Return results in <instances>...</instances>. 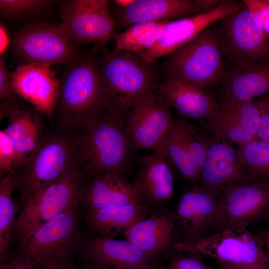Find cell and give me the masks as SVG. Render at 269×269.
Masks as SVG:
<instances>
[{
    "mask_svg": "<svg viewBox=\"0 0 269 269\" xmlns=\"http://www.w3.org/2000/svg\"><path fill=\"white\" fill-rule=\"evenodd\" d=\"M218 207V196L200 186L185 192L175 213L180 240L194 241L216 231Z\"/></svg>",
    "mask_w": 269,
    "mask_h": 269,
    "instance_id": "18",
    "label": "cell"
},
{
    "mask_svg": "<svg viewBox=\"0 0 269 269\" xmlns=\"http://www.w3.org/2000/svg\"><path fill=\"white\" fill-rule=\"evenodd\" d=\"M179 228L175 213L156 208L132 225L123 234L137 248L156 258L178 240Z\"/></svg>",
    "mask_w": 269,
    "mask_h": 269,
    "instance_id": "20",
    "label": "cell"
},
{
    "mask_svg": "<svg viewBox=\"0 0 269 269\" xmlns=\"http://www.w3.org/2000/svg\"><path fill=\"white\" fill-rule=\"evenodd\" d=\"M175 121L170 108L151 91L137 101L128 112L125 130L134 149H155L170 131Z\"/></svg>",
    "mask_w": 269,
    "mask_h": 269,
    "instance_id": "13",
    "label": "cell"
},
{
    "mask_svg": "<svg viewBox=\"0 0 269 269\" xmlns=\"http://www.w3.org/2000/svg\"><path fill=\"white\" fill-rule=\"evenodd\" d=\"M254 101L260 114V124L256 138L269 143V95Z\"/></svg>",
    "mask_w": 269,
    "mask_h": 269,
    "instance_id": "37",
    "label": "cell"
},
{
    "mask_svg": "<svg viewBox=\"0 0 269 269\" xmlns=\"http://www.w3.org/2000/svg\"><path fill=\"white\" fill-rule=\"evenodd\" d=\"M206 119L207 129L228 143L240 146L257 137L260 114L254 100L240 102L222 97Z\"/></svg>",
    "mask_w": 269,
    "mask_h": 269,
    "instance_id": "15",
    "label": "cell"
},
{
    "mask_svg": "<svg viewBox=\"0 0 269 269\" xmlns=\"http://www.w3.org/2000/svg\"><path fill=\"white\" fill-rule=\"evenodd\" d=\"M220 85L222 97L245 102L269 95V61L226 70Z\"/></svg>",
    "mask_w": 269,
    "mask_h": 269,
    "instance_id": "27",
    "label": "cell"
},
{
    "mask_svg": "<svg viewBox=\"0 0 269 269\" xmlns=\"http://www.w3.org/2000/svg\"><path fill=\"white\" fill-rule=\"evenodd\" d=\"M61 269H78L77 268H76L74 265L70 267L65 268Z\"/></svg>",
    "mask_w": 269,
    "mask_h": 269,
    "instance_id": "44",
    "label": "cell"
},
{
    "mask_svg": "<svg viewBox=\"0 0 269 269\" xmlns=\"http://www.w3.org/2000/svg\"><path fill=\"white\" fill-rule=\"evenodd\" d=\"M216 231L247 228L269 216V181L250 179L231 184L218 196Z\"/></svg>",
    "mask_w": 269,
    "mask_h": 269,
    "instance_id": "11",
    "label": "cell"
},
{
    "mask_svg": "<svg viewBox=\"0 0 269 269\" xmlns=\"http://www.w3.org/2000/svg\"><path fill=\"white\" fill-rule=\"evenodd\" d=\"M219 269H255L248 267L235 266L228 264H219Z\"/></svg>",
    "mask_w": 269,
    "mask_h": 269,
    "instance_id": "41",
    "label": "cell"
},
{
    "mask_svg": "<svg viewBox=\"0 0 269 269\" xmlns=\"http://www.w3.org/2000/svg\"><path fill=\"white\" fill-rule=\"evenodd\" d=\"M135 269H162L161 267H159L157 264H156L154 260L148 264L147 265H145L143 267L137 268Z\"/></svg>",
    "mask_w": 269,
    "mask_h": 269,
    "instance_id": "43",
    "label": "cell"
},
{
    "mask_svg": "<svg viewBox=\"0 0 269 269\" xmlns=\"http://www.w3.org/2000/svg\"><path fill=\"white\" fill-rule=\"evenodd\" d=\"M80 147L89 178L126 169L134 149L125 132V121L104 110L82 128Z\"/></svg>",
    "mask_w": 269,
    "mask_h": 269,
    "instance_id": "6",
    "label": "cell"
},
{
    "mask_svg": "<svg viewBox=\"0 0 269 269\" xmlns=\"http://www.w3.org/2000/svg\"><path fill=\"white\" fill-rule=\"evenodd\" d=\"M242 1L223 0L217 7L194 16L168 21L162 37L151 48L137 54L148 63H155L195 38L206 28L241 8Z\"/></svg>",
    "mask_w": 269,
    "mask_h": 269,
    "instance_id": "14",
    "label": "cell"
},
{
    "mask_svg": "<svg viewBox=\"0 0 269 269\" xmlns=\"http://www.w3.org/2000/svg\"><path fill=\"white\" fill-rule=\"evenodd\" d=\"M50 65L21 64L10 73L12 92L52 120L58 101L60 81Z\"/></svg>",
    "mask_w": 269,
    "mask_h": 269,
    "instance_id": "17",
    "label": "cell"
},
{
    "mask_svg": "<svg viewBox=\"0 0 269 269\" xmlns=\"http://www.w3.org/2000/svg\"><path fill=\"white\" fill-rule=\"evenodd\" d=\"M237 153L252 179L269 181V143L256 138L239 146Z\"/></svg>",
    "mask_w": 269,
    "mask_h": 269,
    "instance_id": "30",
    "label": "cell"
},
{
    "mask_svg": "<svg viewBox=\"0 0 269 269\" xmlns=\"http://www.w3.org/2000/svg\"><path fill=\"white\" fill-rule=\"evenodd\" d=\"M250 179L230 143L216 138L208 141L199 186L218 196L228 186Z\"/></svg>",
    "mask_w": 269,
    "mask_h": 269,
    "instance_id": "21",
    "label": "cell"
},
{
    "mask_svg": "<svg viewBox=\"0 0 269 269\" xmlns=\"http://www.w3.org/2000/svg\"><path fill=\"white\" fill-rule=\"evenodd\" d=\"M212 25L167 55L164 65L167 76L207 90L220 84L226 65Z\"/></svg>",
    "mask_w": 269,
    "mask_h": 269,
    "instance_id": "7",
    "label": "cell"
},
{
    "mask_svg": "<svg viewBox=\"0 0 269 269\" xmlns=\"http://www.w3.org/2000/svg\"><path fill=\"white\" fill-rule=\"evenodd\" d=\"M61 26L76 44L99 48L113 35L116 21L107 0H69L61 7Z\"/></svg>",
    "mask_w": 269,
    "mask_h": 269,
    "instance_id": "12",
    "label": "cell"
},
{
    "mask_svg": "<svg viewBox=\"0 0 269 269\" xmlns=\"http://www.w3.org/2000/svg\"><path fill=\"white\" fill-rule=\"evenodd\" d=\"M98 66L105 110L124 121L135 103L159 83L154 63L137 54H113L99 47Z\"/></svg>",
    "mask_w": 269,
    "mask_h": 269,
    "instance_id": "3",
    "label": "cell"
},
{
    "mask_svg": "<svg viewBox=\"0 0 269 269\" xmlns=\"http://www.w3.org/2000/svg\"><path fill=\"white\" fill-rule=\"evenodd\" d=\"M163 142L166 148L167 158L181 175L189 181H199L201 172L183 143L175 121Z\"/></svg>",
    "mask_w": 269,
    "mask_h": 269,
    "instance_id": "31",
    "label": "cell"
},
{
    "mask_svg": "<svg viewBox=\"0 0 269 269\" xmlns=\"http://www.w3.org/2000/svg\"><path fill=\"white\" fill-rule=\"evenodd\" d=\"M83 209L70 207L48 221L28 238L18 254L42 269H61L74 266L82 235Z\"/></svg>",
    "mask_w": 269,
    "mask_h": 269,
    "instance_id": "5",
    "label": "cell"
},
{
    "mask_svg": "<svg viewBox=\"0 0 269 269\" xmlns=\"http://www.w3.org/2000/svg\"><path fill=\"white\" fill-rule=\"evenodd\" d=\"M169 21L137 23L126 28L115 37L113 54L128 52L139 54L153 47L162 37Z\"/></svg>",
    "mask_w": 269,
    "mask_h": 269,
    "instance_id": "28",
    "label": "cell"
},
{
    "mask_svg": "<svg viewBox=\"0 0 269 269\" xmlns=\"http://www.w3.org/2000/svg\"><path fill=\"white\" fill-rule=\"evenodd\" d=\"M216 23L215 28L228 70L269 61V41L256 17L244 4Z\"/></svg>",
    "mask_w": 269,
    "mask_h": 269,
    "instance_id": "9",
    "label": "cell"
},
{
    "mask_svg": "<svg viewBox=\"0 0 269 269\" xmlns=\"http://www.w3.org/2000/svg\"><path fill=\"white\" fill-rule=\"evenodd\" d=\"M268 219H269V218H268Z\"/></svg>",
    "mask_w": 269,
    "mask_h": 269,
    "instance_id": "45",
    "label": "cell"
},
{
    "mask_svg": "<svg viewBox=\"0 0 269 269\" xmlns=\"http://www.w3.org/2000/svg\"><path fill=\"white\" fill-rule=\"evenodd\" d=\"M153 92L180 115L193 119L207 118L217 104L208 90L168 76L156 85Z\"/></svg>",
    "mask_w": 269,
    "mask_h": 269,
    "instance_id": "24",
    "label": "cell"
},
{
    "mask_svg": "<svg viewBox=\"0 0 269 269\" xmlns=\"http://www.w3.org/2000/svg\"><path fill=\"white\" fill-rule=\"evenodd\" d=\"M111 5L117 23L127 28L137 23L172 21L206 12L199 0H130L122 6Z\"/></svg>",
    "mask_w": 269,
    "mask_h": 269,
    "instance_id": "19",
    "label": "cell"
},
{
    "mask_svg": "<svg viewBox=\"0 0 269 269\" xmlns=\"http://www.w3.org/2000/svg\"><path fill=\"white\" fill-rule=\"evenodd\" d=\"M12 51L21 64L71 63L81 51L60 24L29 23L16 30L12 38Z\"/></svg>",
    "mask_w": 269,
    "mask_h": 269,
    "instance_id": "10",
    "label": "cell"
},
{
    "mask_svg": "<svg viewBox=\"0 0 269 269\" xmlns=\"http://www.w3.org/2000/svg\"><path fill=\"white\" fill-rule=\"evenodd\" d=\"M144 204L142 193L135 182L130 183L121 174L108 172L90 178L82 189L80 205L84 210Z\"/></svg>",
    "mask_w": 269,
    "mask_h": 269,
    "instance_id": "22",
    "label": "cell"
},
{
    "mask_svg": "<svg viewBox=\"0 0 269 269\" xmlns=\"http://www.w3.org/2000/svg\"><path fill=\"white\" fill-rule=\"evenodd\" d=\"M57 1L51 0H0V13L8 20H17L40 15Z\"/></svg>",
    "mask_w": 269,
    "mask_h": 269,
    "instance_id": "32",
    "label": "cell"
},
{
    "mask_svg": "<svg viewBox=\"0 0 269 269\" xmlns=\"http://www.w3.org/2000/svg\"><path fill=\"white\" fill-rule=\"evenodd\" d=\"M172 249L179 253L204 255L219 264L269 269V260L263 238L247 228L224 229L194 241L178 240Z\"/></svg>",
    "mask_w": 269,
    "mask_h": 269,
    "instance_id": "8",
    "label": "cell"
},
{
    "mask_svg": "<svg viewBox=\"0 0 269 269\" xmlns=\"http://www.w3.org/2000/svg\"></svg>",
    "mask_w": 269,
    "mask_h": 269,
    "instance_id": "46",
    "label": "cell"
},
{
    "mask_svg": "<svg viewBox=\"0 0 269 269\" xmlns=\"http://www.w3.org/2000/svg\"><path fill=\"white\" fill-rule=\"evenodd\" d=\"M14 190L12 172L0 182V264L10 259L9 247L12 240L15 216L19 210L12 196Z\"/></svg>",
    "mask_w": 269,
    "mask_h": 269,
    "instance_id": "29",
    "label": "cell"
},
{
    "mask_svg": "<svg viewBox=\"0 0 269 269\" xmlns=\"http://www.w3.org/2000/svg\"><path fill=\"white\" fill-rule=\"evenodd\" d=\"M0 269H41L32 260L18 255L0 264Z\"/></svg>",
    "mask_w": 269,
    "mask_h": 269,
    "instance_id": "39",
    "label": "cell"
},
{
    "mask_svg": "<svg viewBox=\"0 0 269 269\" xmlns=\"http://www.w3.org/2000/svg\"><path fill=\"white\" fill-rule=\"evenodd\" d=\"M181 138L201 173L207 152L208 141L197 132L194 126L185 120L175 121Z\"/></svg>",
    "mask_w": 269,
    "mask_h": 269,
    "instance_id": "33",
    "label": "cell"
},
{
    "mask_svg": "<svg viewBox=\"0 0 269 269\" xmlns=\"http://www.w3.org/2000/svg\"><path fill=\"white\" fill-rule=\"evenodd\" d=\"M99 47L81 52L66 66L60 77L58 101L53 120L55 125L77 130L105 110L98 66Z\"/></svg>",
    "mask_w": 269,
    "mask_h": 269,
    "instance_id": "2",
    "label": "cell"
},
{
    "mask_svg": "<svg viewBox=\"0 0 269 269\" xmlns=\"http://www.w3.org/2000/svg\"><path fill=\"white\" fill-rule=\"evenodd\" d=\"M10 43L9 35L5 25L0 23V56L5 55Z\"/></svg>",
    "mask_w": 269,
    "mask_h": 269,
    "instance_id": "40",
    "label": "cell"
},
{
    "mask_svg": "<svg viewBox=\"0 0 269 269\" xmlns=\"http://www.w3.org/2000/svg\"><path fill=\"white\" fill-rule=\"evenodd\" d=\"M197 253H179L172 257L167 269H217L206 265Z\"/></svg>",
    "mask_w": 269,
    "mask_h": 269,
    "instance_id": "35",
    "label": "cell"
},
{
    "mask_svg": "<svg viewBox=\"0 0 269 269\" xmlns=\"http://www.w3.org/2000/svg\"><path fill=\"white\" fill-rule=\"evenodd\" d=\"M162 141L150 155L139 160V170L135 182L139 188L144 203L153 209L169 199L174 193V180L167 161Z\"/></svg>",
    "mask_w": 269,
    "mask_h": 269,
    "instance_id": "25",
    "label": "cell"
},
{
    "mask_svg": "<svg viewBox=\"0 0 269 269\" xmlns=\"http://www.w3.org/2000/svg\"><path fill=\"white\" fill-rule=\"evenodd\" d=\"M16 157L11 138L5 130L0 131V175L2 179L12 172Z\"/></svg>",
    "mask_w": 269,
    "mask_h": 269,
    "instance_id": "34",
    "label": "cell"
},
{
    "mask_svg": "<svg viewBox=\"0 0 269 269\" xmlns=\"http://www.w3.org/2000/svg\"><path fill=\"white\" fill-rule=\"evenodd\" d=\"M10 73L6 64L5 55L0 56V99L3 101L12 95Z\"/></svg>",
    "mask_w": 269,
    "mask_h": 269,
    "instance_id": "38",
    "label": "cell"
},
{
    "mask_svg": "<svg viewBox=\"0 0 269 269\" xmlns=\"http://www.w3.org/2000/svg\"><path fill=\"white\" fill-rule=\"evenodd\" d=\"M89 179L83 164H80L40 190L19 208L12 235L18 253L40 226L80 204L81 191Z\"/></svg>",
    "mask_w": 269,
    "mask_h": 269,
    "instance_id": "4",
    "label": "cell"
},
{
    "mask_svg": "<svg viewBox=\"0 0 269 269\" xmlns=\"http://www.w3.org/2000/svg\"><path fill=\"white\" fill-rule=\"evenodd\" d=\"M242 2L256 17L269 41V0H243Z\"/></svg>",
    "mask_w": 269,
    "mask_h": 269,
    "instance_id": "36",
    "label": "cell"
},
{
    "mask_svg": "<svg viewBox=\"0 0 269 269\" xmlns=\"http://www.w3.org/2000/svg\"><path fill=\"white\" fill-rule=\"evenodd\" d=\"M82 129L67 130L55 125L46 128L40 142L26 162L12 173L19 208L36 193L83 163L80 134Z\"/></svg>",
    "mask_w": 269,
    "mask_h": 269,
    "instance_id": "1",
    "label": "cell"
},
{
    "mask_svg": "<svg viewBox=\"0 0 269 269\" xmlns=\"http://www.w3.org/2000/svg\"><path fill=\"white\" fill-rule=\"evenodd\" d=\"M78 253L93 269H135L156 258L140 250L127 240L102 237L88 233L82 236Z\"/></svg>",
    "mask_w": 269,
    "mask_h": 269,
    "instance_id": "16",
    "label": "cell"
},
{
    "mask_svg": "<svg viewBox=\"0 0 269 269\" xmlns=\"http://www.w3.org/2000/svg\"><path fill=\"white\" fill-rule=\"evenodd\" d=\"M263 239L265 242L266 253L269 260V229L266 233Z\"/></svg>",
    "mask_w": 269,
    "mask_h": 269,
    "instance_id": "42",
    "label": "cell"
},
{
    "mask_svg": "<svg viewBox=\"0 0 269 269\" xmlns=\"http://www.w3.org/2000/svg\"><path fill=\"white\" fill-rule=\"evenodd\" d=\"M44 116L32 105L23 103L19 97L13 103L5 129L16 153L12 173L26 162L39 145L46 128Z\"/></svg>",
    "mask_w": 269,
    "mask_h": 269,
    "instance_id": "23",
    "label": "cell"
},
{
    "mask_svg": "<svg viewBox=\"0 0 269 269\" xmlns=\"http://www.w3.org/2000/svg\"><path fill=\"white\" fill-rule=\"evenodd\" d=\"M152 208L142 205H124L83 210L82 221L88 233L114 238L145 217Z\"/></svg>",
    "mask_w": 269,
    "mask_h": 269,
    "instance_id": "26",
    "label": "cell"
}]
</instances>
